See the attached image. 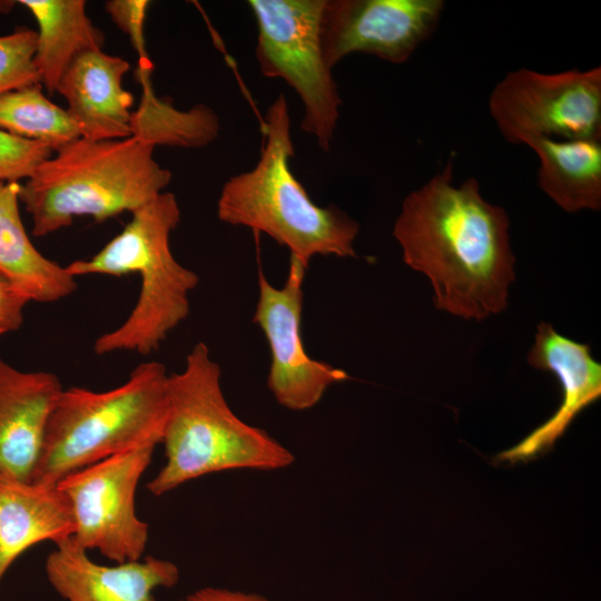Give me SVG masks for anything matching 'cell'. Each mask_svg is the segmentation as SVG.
Segmentation results:
<instances>
[{
    "mask_svg": "<svg viewBox=\"0 0 601 601\" xmlns=\"http://www.w3.org/2000/svg\"><path fill=\"white\" fill-rule=\"evenodd\" d=\"M452 181L449 161L406 196L393 235L406 265L430 278L437 309L483 321L506 308L515 278L510 220L475 178Z\"/></svg>",
    "mask_w": 601,
    "mask_h": 601,
    "instance_id": "cell-1",
    "label": "cell"
},
{
    "mask_svg": "<svg viewBox=\"0 0 601 601\" xmlns=\"http://www.w3.org/2000/svg\"><path fill=\"white\" fill-rule=\"evenodd\" d=\"M221 371L207 345L197 343L181 372L169 374L161 444L165 464L147 484L161 496L200 476L231 471H275L293 453L266 431L240 420L223 393Z\"/></svg>",
    "mask_w": 601,
    "mask_h": 601,
    "instance_id": "cell-2",
    "label": "cell"
},
{
    "mask_svg": "<svg viewBox=\"0 0 601 601\" xmlns=\"http://www.w3.org/2000/svg\"><path fill=\"white\" fill-rule=\"evenodd\" d=\"M263 132L256 165L224 184L217 200L218 219L265 233L306 268L317 255L355 257L359 224L334 206L316 205L290 169L294 144L283 93L269 105Z\"/></svg>",
    "mask_w": 601,
    "mask_h": 601,
    "instance_id": "cell-3",
    "label": "cell"
},
{
    "mask_svg": "<svg viewBox=\"0 0 601 601\" xmlns=\"http://www.w3.org/2000/svg\"><path fill=\"white\" fill-rule=\"evenodd\" d=\"M154 149L134 137H80L56 150L20 184L19 199L32 218V235L69 227L78 216L104 221L149 203L171 180V173L154 159Z\"/></svg>",
    "mask_w": 601,
    "mask_h": 601,
    "instance_id": "cell-4",
    "label": "cell"
},
{
    "mask_svg": "<svg viewBox=\"0 0 601 601\" xmlns=\"http://www.w3.org/2000/svg\"><path fill=\"white\" fill-rule=\"evenodd\" d=\"M125 228L89 259L66 266L73 276H140L137 302L126 321L93 343L97 355L135 352L149 355L189 314V293L197 274L180 265L170 249V233L180 221L173 193L162 191L131 213Z\"/></svg>",
    "mask_w": 601,
    "mask_h": 601,
    "instance_id": "cell-5",
    "label": "cell"
},
{
    "mask_svg": "<svg viewBox=\"0 0 601 601\" xmlns=\"http://www.w3.org/2000/svg\"><path fill=\"white\" fill-rule=\"evenodd\" d=\"M168 375L150 361L109 391L62 390L49 418L35 483L66 475L130 449L161 442Z\"/></svg>",
    "mask_w": 601,
    "mask_h": 601,
    "instance_id": "cell-6",
    "label": "cell"
},
{
    "mask_svg": "<svg viewBox=\"0 0 601 601\" xmlns=\"http://www.w3.org/2000/svg\"><path fill=\"white\" fill-rule=\"evenodd\" d=\"M257 26L256 61L268 78L283 79L298 95L300 128L328 151L342 104L321 39L325 0H249Z\"/></svg>",
    "mask_w": 601,
    "mask_h": 601,
    "instance_id": "cell-7",
    "label": "cell"
},
{
    "mask_svg": "<svg viewBox=\"0 0 601 601\" xmlns=\"http://www.w3.org/2000/svg\"><path fill=\"white\" fill-rule=\"evenodd\" d=\"M489 111L503 138L601 139V68L544 73L521 68L493 88Z\"/></svg>",
    "mask_w": 601,
    "mask_h": 601,
    "instance_id": "cell-8",
    "label": "cell"
},
{
    "mask_svg": "<svg viewBox=\"0 0 601 601\" xmlns=\"http://www.w3.org/2000/svg\"><path fill=\"white\" fill-rule=\"evenodd\" d=\"M156 445L146 444L75 471L58 483L69 500L75 532L86 551L97 550L115 563L140 560L148 542V524L135 510L139 480Z\"/></svg>",
    "mask_w": 601,
    "mask_h": 601,
    "instance_id": "cell-9",
    "label": "cell"
},
{
    "mask_svg": "<svg viewBox=\"0 0 601 601\" xmlns=\"http://www.w3.org/2000/svg\"><path fill=\"white\" fill-rule=\"evenodd\" d=\"M306 267L290 256L283 287L273 286L258 273V300L254 322L270 351L267 386L282 406L292 411L314 407L326 390L349 378L329 363L312 358L302 335L303 282Z\"/></svg>",
    "mask_w": 601,
    "mask_h": 601,
    "instance_id": "cell-10",
    "label": "cell"
},
{
    "mask_svg": "<svg viewBox=\"0 0 601 601\" xmlns=\"http://www.w3.org/2000/svg\"><path fill=\"white\" fill-rule=\"evenodd\" d=\"M444 7L442 0H325V61L333 69L351 53H366L403 63L436 30Z\"/></svg>",
    "mask_w": 601,
    "mask_h": 601,
    "instance_id": "cell-11",
    "label": "cell"
},
{
    "mask_svg": "<svg viewBox=\"0 0 601 601\" xmlns=\"http://www.w3.org/2000/svg\"><path fill=\"white\" fill-rule=\"evenodd\" d=\"M526 358L533 367L558 377L562 404L523 441L497 455L502 462L529 461L550 450L574 417L601 395V364L592 357L590 346L561 335L549 323L538 325Z\"/></svg>",
    "mask_w": 601,
    "mask_h": 601,
    "instance_id": "cell-12",
    "label": "cell"
},
{
    "mask_svg": "<svg viewBox=\"0 0 601 601\" xmlns=\"http://www.w3.org/2000/svg\"><path fill=\"white\" fill-rule=\"evenodd\" d=\"M62 390L51 372L20 371L0 359V480L33 481Z\"/></svg>",
    "mask_w": 601,
    "mask_h": 601,
    "instance_id": "cell-13",
    "label": "cell"
},
{
    "mask_svg": "<svg viewBox=\"0 0 601 601\" xmlns=\"http://www.w3.org/2000/svg\"><path fill=\"white\" fill-rule=\"evenodd\" d=\"M45 569L49 583L66 601H156V589H170L179 580L175 563L151 555L98 564L71 538L56 544Z\"/></svg>",
    "mask_w": 601,
    "mask_h": 601,
    "instance_id": "cell-14",
    "label": "cell"
},
{
    "mask_svg": "<svg viewBox=\"0 0 601 601\" xmlns=\"http://www.w3.org/2000/svg\"><path fill=\"white\" fill-rule=\"evenodd\" d=\"M130 65L101 50L78 56L62 75L56 92L67 101V112L81 138L116 140L131 137L134 97L122 79Z\"/></svg>",
    "mask_w": 601,
    "mask_h": 601,
    "instance_id": "cell-15",
    "label": "cell"
},
{
    "mask_svg": "<svg viewBox=\"0 0 601 601\" xmlns=\"http://www.w3.org/2000/svg\"><path fill=\"white\" fill-rule=\"evenodd\" d=\"M73 532L69 500L57 484L0 480V582L29 548Z\"/></svg>",
    "mask_w": 601,
    "mask_h": 601,
    "instance_id": "cell-16",
    "label": "cell"
},
{
    "mask_svg": "<svg viewBox=\"0 0 601 601\" xmlns=\"http://www.w3.org/2000/svg\"><path fill=\"white\" fill-rule=\"evenodd\" d=\"M19 188L0 180V275L30 300L58 302L77 289L76 277L33 246L20 216Z\"/></svg>",
    "mask_w": 601,
    "mask_h": 601,
    "instance_id": "cell-17",
    "label": "cell"
},
{
    "mask_svg": "<svg viewBox=\"0 0 601 601\" xmlns=\"http://www.w3.org/2000/svg\"><path fill=\"white\" fill-rule=\"evenodd\" d=\"M35 17L33 58L41 86L53 93L65 71L81 53L101 50L105 37L86 12L83 0H20Z\"/></svg>",
    "mask_w": 601,
    "mask_h": 601,
    "instance_id": "cell-18",
    "label": "cell"
},
{
    "mask_svg": "<svg viewBox=\"0 0 601 601\" xmlns=\"http://www.w3.org/2000/svg\"><path fill=\"white\" fill-rule=\"evenodd\" d=\"M528 146L538 155L540 188L563 210L601 208V139L539 138Z\"/></svg>",
    "mask_w": 601,
    "mask_h": 601,
    "instance_id": "cell-19",
    "label": "cell"
},
{
    "mask_svg": "<svg viewBox=\"0 0 601 601\" xmlns=\"http://www.w3.org/2000/svg\"><path fill=\"white\" fill-rule=\"evenodd\" d=\"M152 66H138L142 95L130 120L131 137L150 145L179 148H201L219 134L218 116L206 105L188 110L177 109L173 102L156 96L150 72Z\"/></svg>",
    "mask_w": 601,
    "mask_h": 601,
    "instance_id": "cell-20",
    "label": "cell"
},
{
    "mask_svg": "<svg viewBox=\"0 0 601 601\" xmlns=\"http://www.w3.org/2000/svg\"><path fill=\"white\" fill-rule=\"evenodd\" d=\"M41 83L0 93V129L50 147L53 152L80 138L67 110L49 100Z\"/></svg>",
    "mask_w": 601,
    "mask_h": 601,
    "instance_id": "cell-21",
    "label": "cell"
},
{
    "mask_svg": "<svg viewBox=\"0 0 601 601\" xmlns=\"http://www.w3.org/2000/svg\"><path fill=\"white\" fill-rule=\"evenodd\" d=\"M37 31L21 28L0 36V93L40 83L33 58Z\"/></svg>",
    "mask_w": 601,
    "mask_h": 601,
    "instance_id": "cell-22",
    "label": "cell"
},
{
    "mask_svg": "<svg viewBox=\"0 0 601 601\" xmlns=\"http://www.w3.org/2000/svg\"><path fill=\"white\" fill-rule=\"evenodd\" d=\"M53 150L45 144L0 129V180L19 183L32 176Z\"/></svg>",
    "mask_w": 601,
    "mask_h": 601,
    "instance_id": "cell-23",
    "label": "cell"
},
{
    "mask_svg": "<svg viewBox=\"0 0 601 601\" xmlns=\"http://www.w3.org/2000/svg\"><path fill=\"white\" fill-rule=\"evenodd\" d=\"M149 4L147 0H111L105 6L114 23L129 37L138 53V61L150 60L144 35Z\"/></svg>",
    "mask_w": 601,
    "mask_h": 601,
    "instance_id": "cell-24",
    "label": "cell"
},
{
    "mask_svg": "<svg viewBox=\"0 0 601 601\" xmlns=\"http://www.w3.org/2000/svg\"><path fill=\"white\" fill-rule=\"evenodd\" d=\"M31 302L22 292L0 275V335L17 331L23 323V312Z\"/></svg>",
    "mask_w": 601,
    "mask_h": 601,
    "instance_id": "cell-25",
    "label": "cell"
},
{
    "mask_svg": "<svg viewBox=\"0 0 601 601\" xmlns=\"http://www.w3.org/2000/svg\"><path fill=\"white\" fill-rule=\"evenodd\" d=\"M180 601H272L269 598L255 593L240 590H231L220 587H204L188 595Z\"/></svg>",
    "mask_w": 601,
    "mask_h": 601,
    "instance_id": "cell-26",
    "label": "cell"
}]
</instances>
